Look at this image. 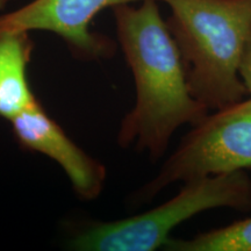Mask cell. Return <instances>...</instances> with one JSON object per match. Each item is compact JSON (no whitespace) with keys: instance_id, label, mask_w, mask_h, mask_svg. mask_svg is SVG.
<instances>
[{"instance_id":"1","label":"cell","mask_w":251,"mask_h":251,"mask_svg":"<svg viewBox=\"0 0 251 251\" xmlns=\"http://www.w3.org/2000/svg\"><path fill=\"white\" fill-rule=\"evenodd\" d=\"M113 14L136 89V102L121 121L118 143L122 148L135 144L157 161L176 130L200 124L208 109L191 93L179 50L157 0H142L140 7L118 5Z\"/></svg>"},{"instance_id":"2","label":"cell","mask_w":251,"mask_h":251,"mask_svg":"<svg viewBox=\"0 0 251 251\" xmlns=\"http://www.w3.org/2000/svg\"><path fill=\"white\" fill-rule=\"evenodd\" d=\"M191 93L208 109L246 99L240 67L251 40V0H161Z\"/></svg>"},{"instance_id":"3","label":"cell","mask_w":251,"mask_h":251,"mask_svg":"<svg viewBox=\"0 0 251 251\" xmlns=\"http://www.w3.org/2000/svg\"><path fill=\"white\" fill-rule=\"evenodd\" d=\"M215 208L251 211V178L244 170L185 181L180 192L142 214L111 222H89L69 246L80 251H152L163 249L181 222Z\"/></svg>"},{"instance_id":"4","label":"cell","mask_w":251,"mask_h":251,"mask_svg":"<svg viewBox=\"0 0 251 251\" xmlns=\"http://www.w3.org/2000/svg\"><path fill=\"white\" fill-rule=\"evenodd\" d=\"M241 170H251V98L218 109L193 126L135 201H150L176 181Z\"/></svg>"},{"instance_id":"5","label":"cell","mask_w":251,"mask_h":251,"mask_svg":"<svg viewBox=\"0 0 251 251\" xmlns=\"http://www.w3.org/2000/svg\"><path fill=\"white\" fill-rule=\"evenodd\" d=\"M142 0H33L17 11L0 15V30H46L64 41L78 61H103L114 56L117 45L103 34L91 30L102 9Z\"/></svg>"},{"instance_id":"6","label":"cell","mask_w":251,"mask_h":251,"mask_svg":"<svg viewBox=\"0 0 251 251\" xmlns=\"http://www.w3.org/2000/svg\"><path fill=\"white\" fill-rule=\"evenodd\" d=\"M11 124L19 146L57 162L80 199L89 201L100 196L106 168L81 150L39 101L12 119Z\"/></svg>"},{"instance_id":"7","label":"cell","mask_w":251,"mask_h":251,"mask_svg":"<svg viewBox=\"0 0 251 251\" xmlns=\"http://www.w3.org/2000/svg\"><path fill=\"white\" fill-rule=\"evenodd\" d=\"M33 50L29 31L0 30V118L11 121L39 101L28 80Z\"/></svg>"},{"instance_id":"8","label":"cell","mask_w":251,"mask_h":251,"mask_svg":"<svg viewBox=\"0 0 251 251\" xmlns=\"http://www.w3.org/2000/svg\"><path fill=\"white\" fill-rule=\"evenodd\" d=\"M166 251H251V218L199 234L190 240L169 238Z\"/></svg>"},{"instance_id":"9","label":"cell","mask_w":251,"mask_h":251,"mask_svg":"<svg viewBox=\"0 0 251 251\" xmlns=\"http://www.w3.org/2000/svg\"><path fill=\"white\" fill-rule=\"evenodd\" d=\"M240 76L241 79L243 81L244 86H246L247 93L251 97V40L250 42L248 43L242 62H241Z\"/></svg>"},{"instance_id":"10","label":"cell","mask_w":251,"mask_h":251,"mask_svg":"<svg viewBox=\"0 0 251 251\" xmlns=\"http://www.w3.org/2000/svg\"><path fill=\"white\" fill-rule=\"evenodd\" d=\"M12 0H0V12L4 11L8 2H11Z\"/></svg>"}]
</instances>
